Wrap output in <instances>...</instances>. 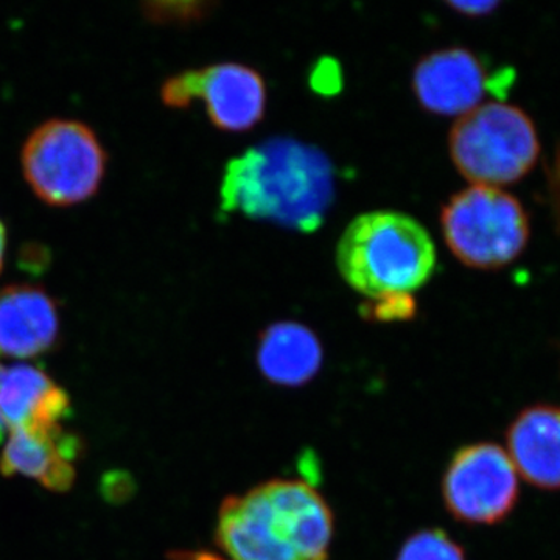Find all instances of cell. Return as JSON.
Listing matches in <instances>:
<instances>
[{"label":"cell","instance_id":"cell-1","mask_svg":"<svg viewBox=\"0 0 560 560\" xmlns=\"http://www.w3.org/2000/svg\"><path fill=\"white\" fill-rule=\"evenodd\" d=\"M221 209L289 230L312 232L335 198V171L324 151L293 138H271L226 165Z\"/></svg>","mask_w":560,"mask_h":560},{"label":"cell","instance_id":"cell-2","mask_svg":"<svg viewBox=\"0 0 560 560\" xmlns=\"http://www.w3.org/2000/svg\"><path fill=\"white\" fill-rule=\"evenodd\" d=\"M215 539L230 560H326L334 514L307 482L271 480L221 503Z\"/></svg>","mask_w":560,"mask_h":560},{"label":"cell","instance_id":"cell-3","mask_svg":"<svg viewBox=\"0 0 560 560\" xmlns=\"http://www.w3.org/2000/svg\"><path fill=\"white\" fill-rule=\"evenodd\" d=\"M438 264L436 246L418 220L394 210L363 213L337 245V267L349 287L368 300L412 294Z\"/></svg>","mask_w":560,"mask_h":560},{"label":"cell","instance_id":"cell-4","mask_svg":"<svg viewBox=\"0 0 560 560\" xmlns=\"http://www.w3.org/2000/svg\"><path fill=\"white\" fill-rule=\"evenodd\" d=\"M448 151L471 186L517 183L537 164L540 140L525 110L504 102H486L458 117L448 136Z\"/></svg>","mask_w":560,"mask_h":560},{"label":"cell","instance_id":"cell-5","mask_svg":"<svg viewBox=\"0 0 560 560\" xmlns=\"http://www.w3.org/2000/svg\"><path fill=\"white\" fill-rule=\"evenodd\" d=\"M441 228L453 256L477 270H497L517 259L529 242L522 202L500 187L470 186L442 208Z\"/></svg>","mask_w":560,"mask_h":560},{"label":"cell","instance_id":"cell-6","mask_svg":"<svg viewBox=\"0 0 560 560\" xmlns=\"http://www.w3.org/2000/svg\"><path fill=\"white\" fill-rule=\"evenodd\" d=\"M106 153L97 136L81 121L54 119L28 136L22 168L28 186L54 206L88 200L105 175Z\"/></svg>","mask_w":560,"mask_h":560},{"label":"cell","instance_id":"cell-7","mask_svg":"<svg viewBox=\"0 0 560 560\" xmlns=\"http://www.w3.org/2000/svg\"><path fill=\"white\" fill-rule=\"evenodd\" d=\"M162 101L172 108L205 102L210 121L230 132L253 130L267 110V84L256 69L241 62H220L187 70L165 81Z\"/></svg>","mask_w":560,"mask_h":560},{"label":"cell","instance_id":"cell-8","mask_svg":"<svg viewBox=\"0 0 560 560\" xmlns=\"http://www.w3.org/2000/svg\"><path fill=\"white\" fill-rule=\"evenodd\" d=\"M442 497L453 517L471 525H490L506 517L518 497V475L500 445H467L455 453L444 480Z\"/></svg>","mask_w":560,"mask_h":560},{"label":"cell","instance_id":"cell-9","mask_svg":"<svg viewBox=\"0 0 560 560\" xmlns=\"http://www.w3.org/2000/svg\"><path fill=\"white\" fill-rule=\"evenodd\" d=\"M497 88L499 79L490 77L485 62L464 47L431 51L412 70L415 97L438 116H464Z\"/></svg>","mask_w":560,"mask_h":560},{"label":"cell","instance_id":"cell-10","mask_svg":"<svg viewBox=\"0 0 560 560\" xmlns=\"http://www.w3.org/2000/svg\"><path fill=\"white\" fill-rule=\"evenodd\" d=\"M0 455L5 477L32 478L54 492H66L75 481V460L81 442L60 425L20 430L11 433Z\"/></svg>","mask_w":560,"mask_h":560},{"label":"cell","instance_id":"cell-11","mask_svg":"<svg viewBox=\"0 0 560 560\" xmlns=\"http://www.w3.org/2000/svg\"><path fill=\"white\" fill-rule=\"evenodd\" d=\"M70 415L66 390L31 364L0 366V442L20 430L60 425Z\"/></svg>","mask_w":560,"mask_h":560},{"label":"cell","instance_id":"cell-12","mask_svg":"<svg viewBox=\"0 0 560 560\" xmlns=\"http://www.w3.org/2000/svg\"><path fill=\"white\" fill-rule=\"evenodd\" d=\"M60 316L54 300L33 285H10L0 291V353L33 359L54 348Z\"/></svg>","mask_w":560,"mask_h":560},{"label":"cell","instance_id":"cell-13","mask_svg":"<svg viewBox=\"0 0 560 560\" xmlns=\"http://www.w3.org/2000/svg\"><path fill=\"white\" fill-rule=\"evenodd\" d=\"M510 458L530 485L560 488V410L533 407L518 416L508 433Z\"/></svg>","mask_w":560,"mask_h":560},{"label":"cell","instance_id":"cell-14","mask_svg":"<svg viewBox=\"0 0 560 560\" xmlns=\"http://www.w3.org/2000/svg\"><path fill=\"white\" fill-rule=\"evenodd\" d=\"M323 346L315 331L300 323H276L264 330L257 364L265 378L279 386H302L323 366Z\"/></svg>","mask_w":560,"mask_h":560},{"label":"cell","instance_id":"cell-15","mask_svg":"<svg viewBox=\"0 0 560 560\" xmlns=\"http://www.w3.org/2000/svg\"><path fill=\"white\" fill-rule=\"evenodd\" d=\"M397 560H466L463 548L442 529H422L401 545Z\"/></svg>","mask_w":560,"mask_h":560},{"label":"cell","instance_id":"cell-16","mask_svg":"<svg viewBox=\"0 0 560 560\" xmlns=\"http://www.w3.org/2000/svg\"><path fill=\"white\" fill-rule=\"evenodd\" d=\"M361 315L378 323L408 320L416 315V302L411 294H389V296L368 301L361 307Z\"/></svg>","mask_w":560,"mask_h":560},{"label":"cell","instance_id":"cell-17","mask_svg":"<svg viewBox=\"0 0 560 560\" xmlns=\"http://www.w3.org/2000/svg\"><path fill=\"white\" fill-rule=\"evenodd\" d=\"M205 3H184L183 10H176V3H151L147 5V13L156 21L191 20L200 18Z\"/></svg>","mask_w":560,"mask_h":560},{"label":"cell","instance_id":"cell-18","mask_svg":"<svg viewBox=\"0 0 560 560\" xmlns=\"http://www.w3.org/2000/svg\"><path fill=\"white\" fill-rule=\"evenodd\" d=\"M447 5L464 16L478 18L492 13L493 10L499 9L500 3L492 0H486V2L475 0V2H451Z\"/></svg>","mask_w":560,"mask_h":560},{"label":"cell","instance_id":"cell-19","mask_svg":"<svg viewBox=\"0 0 560 560\" xmlns=\"http://www.w3.org/2000/svg\"><path fill=\"white\" fill-rule=\"evenodd\" d=\"M173 560H226L209 551H180L173 555Z\"/></svg>","mask_w":560,"mask_h":560},{"label":"cell","instance_id":"cell-20","mask_svg":"<svg viewBox=\"0 0 560 560\" xmlns=\"http://www.w3.org/2000/svg\"><path fill=\"white\" fill-rule=\"evenodd\" d=\"M5 249H7V232H5V226H3L2 220H0V271H2L3 260H5Z\"/></svg>","mask_w":560,"mask_h":560}]
</instances>
